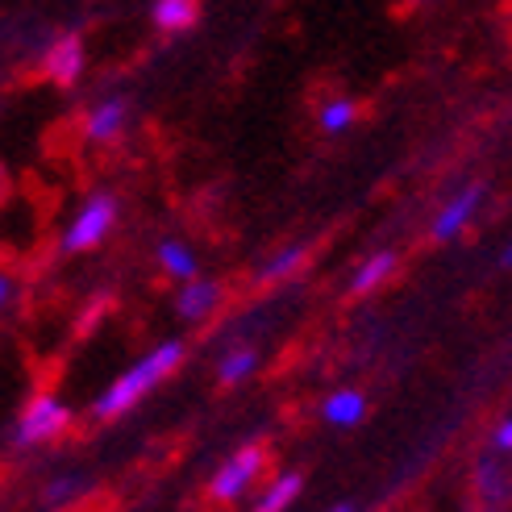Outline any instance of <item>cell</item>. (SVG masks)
Listing matches in <instances>:
<instances>
[{
    "instance_id": "6da1fadb",
    "label": "cell",
    "mask_w": 512,
    "mask_h": 512,
    "mask_svg": "<svg viewBox=\"0 0 512 512\" xmlns=\"http://www.w3.org/2000/svg\"><path fill=\"white\" fill-rule=\"evenodd\" d=\"M184 354H188V346L179 342V338H167V342H159L155 350H146L138 363H130L125 367L109 388H100V396L92 400V417L96 421H121L125 413H134V408L155 392V388H163V383L184 367Z\"/></svg>"
},
{
    "instance_id": "7a4b0ae2",
    "label": "cell",
    "mask_w": 512,
    "mask_h": 512,
    "mask_svg": "<svg viewBox=\"0 0 512 512\" xmlns=\"http://www.w3.org/2000/svg\"><path fill=\"white\" fill-rule=\"evenodd\" d=\"M267 475V446L263 442H246L238 446L209 479V500L213 504H238L250 492H259V483Z\"/></svg>"
},
{
    "instance_id": "3957f363",
    "label": "cell",
    "mask_w": 512,
    "mask_h": 512,
    "mask_svg": "<svg viewBox=\"0 0 512 512\" xmlns=\"http://www.w3.org/2000/svg\"><path fill=\"white\" fill-rule=\"evenodd\" d=\"M71 429V408L59 400V396H34L30 404L21 408V417L13 425V446L17 450H34V446H50V442H59L63 433Z\"/></svg>"
},
{
    "instance_id": "277c9868",
    "label": "cell",
    "mask_w": 512,
    "mask_h": 512,
    "mask_svg": "<svg viewBox=\"0 0 512 512\" xmlns=\"http://www.w3.org/2000/svg\"><path fill=\"white\" fill-rule=\"evenodd\" d=\"M113 225H117V200L105 196V192H96V196H88L80 209H75V217L67 221V229H63V250H67V254L96 250L100 242L113 234Z\"/></svg>"
},
{
    "instance_id": "5b68a950",
    "label": "cell",
    "mask_w": 512,
    "mask_h": 512,
    "mask_svg": "<svg viewBox=\"0 0 512 512\" xmlns=\"http://www.w3.org/2000/svg\"><path fill=\"white\" fill-rule=\"evenodd\" d=\"M471 496L479 512H512V458L483 450L471 471Z\"/></svg>"
},
{
    "instance_id": "8992f818",
    "label": "cell",
    "mask_w": 512,
    "mask_h": 512,
    "mask_svg": "<svg viewBox=\"0 0 512 512\" xmlns=\"http://www.w3.org/2000/svg\"><path fill=\"white\" fill-rule=\"evenodd\" d=\"M479 204H483V184L458 188V192L442 204V209H438V217H433L429 238H433V242H454V238H463L467 229H471V221L479 217Z\"/></svg>"
},
{
    "instance_id": "52a82bcc",
    "label": "cell",
    "mask_w": 512,
    "mask_h": 512,
    "mask_svg": "<svg viewBox=\"0 0 512 512\" xmlns=\"http://www.w3.org/2000/svg\"><path fill=\"white\" fill-rule=\"evenodd\" d=\"M221 304V284L217 279H188V284H179L175 292V317L179 321H188V325H200L204 317H213V309Z\"/></svg>"
},
{
    "instance_id": "ba28073f",
    "label": "cell",
    "mask_w": 512,
    "mask_h": 512,
    "mask_svg": "<svg viewBox=\"0 0 512 512\" xmlns=\"http://www.w3.org/2000/svg\"><path fill=\"white\" fill-rule=\"evenodd\" d=\"M367 396L358 388H334L325 400H321V421L329 429H358L367 421Z\"/></svg>"
},
{
    "instance_id": "9c48e42d",
    "label": "cell",
    "mask_w": 512,
    "mask_h": 512,
    "mask_svg": "<svg viewBox=\"0 0 512 512\" xmlns=\"http://www.w3.org/2000/svg\"><path fill=\"white\" fill-rule=\"evenodd\" d=\"M125 125H130V100L109 96V100H100V105L88 113L84 134H88V142H117L125 134Z\"/></svg>"
},
{
    "instance_id": "30bf717a",
    "label": "cell",
    "mask_w": 512,
    "mask_h": 512,
    "mask_svg": "<svg viewBox=\"0 0 512 512\" xmlns=\"http://www.w3.org/2000/svg\"><path fill=\"white\" fill-rule=\"evenodd\" d=\"M300 492H304V475L300 471H279L254 492L250 512H288L300 500Z\"/></svg>"
},
{
    "instance_id": "8fae6325",
    "label": "cell",
    "mask_w": 512,
    "mask_h": 512,
    "mask_svg": "<svg viewBox=\"0 0 512 512\" xmlns=\"http://www.w3.org/2000/svg\"><path fill=\"white\" fill-rule=\"evenodd\" d=\"M396 267H400L396 250H375V254H367V259L350 271V296H371L375 288H383V284H388V279L396 275Z\"/></svg>"
},
{
    "instance_id": "7c38bea8",
    "label": "cell",
    "mask_w": 512,
    "mask_h": 512,
    "mask_svg": "<svg viewBox=\"0 0 512 512\" xmlns=\"http://www.w3.org/2000/svg\"><path fill=\"white\" fill-rule=\"evenodd\" d=\"M42 67L50 75V84L71 88L84 75V46H80V38H59L55 46H50V55H46Z\"/></svg>"
},
{
    "instance_id": "4fadbf2b",
    "label": "cell",
    "mask_w": 512,
    "mask_h": 512,
    "mask_svg": "<svg viewBox=\"0 0 512 512\" xmlns=\"http://www.w3.org/2000/svg\"><path fill=\"white\" fill-rule=\"evenodd\" d=\"M155 259L163 267L167 279H179V284H188V279L200 275V259H196V250L188 242H179V238H163L159 250H155Z\"/></svg>"
},
{
    "instance_id": "5bb4252c",
    "label": "cell",
    "mask_w": 512,
    "mask_h": 512,
    "mask_svg": "<svg viewBox=\"0 0 512 512\" xmlns=\"http://www.w3.org/2000/svg\"><path fill=\"white\" fill-rule=\"evenodd\" d=\"M150 17H155L163 34H184L200 21V0H155Z\"/></svg>"
},
{
    "instance_id": "9a60e30c",
    "label": "cell",
    "mask_w": 512,
    "mask_h": 512,
    "mask_svg": "<svg viewBox=\"0 0 512 512\" xmlns=\"http://www.w3.org/2000/svg\"><path fill=\"white\" fill-rule=\"evenodd\" d=\"M254 371H259V350L254 346H229L217 358V383L221 388H238V383H246Z\"/></svg>"
},
{
    "instance_id": "2e32d148",
    "label": "cell",
    "mask_w": 512,
    "mask_h": 512,
    "mask_svg": "<svg viewBox=\"0 0 512 512\" xmlns=\"http://www.w3.org/2000/svg\"><path fill=\"white\" fill-rule=\"evenodd\" d=\"M304 259H309V246L292 242V246H284V250H275L271 259L259 267V279H263V284H279V279H292V275L304 267Z\"/></svg>"
},
{
    "instance_id": "e0dca14e",
    "label": "cell",
    "mask_w": 512,
    "mask_h": 512,
    "mask_svg": "<svg viewBox=\"0 0 512 512\" xmlns=\"http://www.w3.org/2000/svg\"><path fill=\"white\" fill-rule=\"evenodd\" d=\"M317 121H321L325 134H346L350 125L358 121V105H354L350 96H334V100H325V105H321V117Z\"/></svg>"
},
{
    "instance_id": "ac0fdd59",
    "label": "cell",
    "mask_w": 512,
    "mask_h": 512,
    "mask_svg": "<svg viewBox=\"0 0 512 512\" xmlns=\"http://www.w3.org/2000/svg\"><path fill=\"white\" fill-rule=\"evenodd\" d=\"M84 483H88V479H80V475H67V479H50V483H46V492H42V500H46V504H71L75 496L84 492Z\"/></svg>"
},
{
    "instance_id": "d6986e66",
    "label": "cell",
    "mask_w": 512,
    "mask_h": 512,
    "mask_svg": "<svg viewBox=\"0 0 512 512\" xmlns=\"http://www.w3.org/2000/svg\"><path fill=\"white\" fill-rule=\"evenodd\" d=\"M488 450L512 458V413H504V417L492 425V433H488Z\"/></svg>"
},
{
    "instance_id": "ffe728a7",
    "label": "cell",
    "mask_w": 512,
    "mask_h": 512,
    "mask_svg": "<svg viewBox=\"0 0 512 512\" xmlns=\"http://www.w3.org/2000/svg\"><path fill=\"white\" fill-rule=\"evenodd\" d=\"M9 300H13V279H9V275H0V313L9 309Z\"/></svg>"
},
{
    "instance_id": "44dd1931",
    "label": "cell",
    "mask_w": 512,
    "mask_h": 512,
    "mask_svg": "<svg viewBox=\"0 0 512 512\" xmlns=\"http://www.w3.org/2000/svg\"><path fill=\"white\" fill-rule=\"evenodd\" d=\"M500 263H504V267H512V242L504 246V254H500Z\"/></svg>"
},
{
    "instance_id": "7402d4cb",
    "label": "cell",
    "mask_w": 512,
    "mask_h": 512,
    "mask_svg": "<svg viewBox=\"0 0 512 512\" xmlns=\"http://www.w3.org/2000/svg\"><path fill=\"white\" fill-rule=\"evenodd\" d=\"M325 512H358L354 504H334V508H325Z\"/></svg>"
},
{
    "instance_id": "603a6c76",
    "label": "cell",
    "mask_w": 512,
    "mask_h": 512,
    "mask_svg": "<svg viewBox=\"0 0 512 512\" xmlns=\"http://www.w3.org/2000/svg\"><path fill=\"white\" fill-rule=\"evenodd\" d=\"M408 5H429V0H408Z\"/></svg>"
}]
</instances>
